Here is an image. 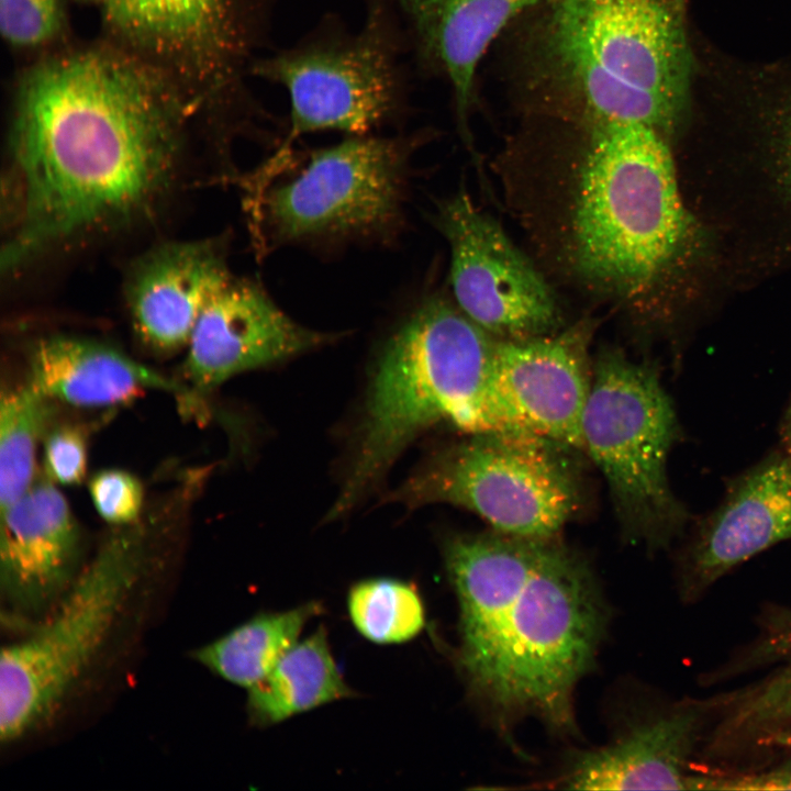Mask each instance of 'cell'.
<instances>
[{
  "label": "cell",
  "mask_w": 791,
  "mask_h": 791,
  "mask_svg": "<svg viewBox=\"0 0 791 791\" xmlns=\"http://www.w3.org/2000/svg\"><path fill=\"white\" fill-rule=\"evenodd\" d=\"M16 210L3 265L121 222L167 185L175 121L137 66L100 52L43 62L20 87L12 133Z\"/></svg>",
  "instance_id": "6da1fadb"
},
{
  "label": "cell",
  "mask_w": 791,
  "mask_h": 791,
  "mask_svg": "<svg viewBox=\"0 0 791 791\" xmlns=\"http://www.w3.org/2000/svg\"><path fill=\"white\" fill-rule=\"evenodd\" d=\"M444 562L459 605L457 666L502 721L573 726V692L605 633L608 611L587 560L555 538L457 534Z\"/></svg>",
  "instance_id": "7a4b0ae2"
},
{
  "label": "cell",
  "mask_w": 791,
  "mask_h": 791,
  "mask_svg": "<svg viewBox=\"0 0 791 791\" xmlns=\"http://www.w3.org/2000/svg\"><path fill=\"white\" fill-rule=\"evenodd\" d=\"M516 20L509 79L526 108L661 133L678 122L691 70L680 0H546Z\"/></svg>",
  "instance_id": "3957f363"
},
{
  "label": "cell",
  "mask_w": 791,
  "mask_h": 791,
  "mask_svg": "<svg viewBox=\"0 0 791 791\" xmlns=\"http://www.w3.org/2000/svg\"><path fill=\"white\" fill-rule=\"evenodd\" d=\"M497 337L442 296L423 299L382 345L343 487L326 521L353 509L405 447L446 423L465 434L526 432L503 398Z\"/></svg>",
  "instance_id": "277c9868"
},
{
  "label": "cell",
  "mask_w": 791,
  "mask_h": 791,
  "mask_svg": "<svg viewBox=\"0 0 791 791\" xmlns=\"http://www.w3.org/2000/svg\"><path fill=\"white\" fill-rule=\"evenodd\" d=\"M576 125L583 142L566 213L571 266L598 288L638 297L679 264L694 235L670 148L664 133L636 120Z\"/></svg>",
  "instance_id": "5b68a950"
},
{
  "label": "cell",
  "mask_w": 791,
  "mask_h": 791,
  "mask_svg": "<svg viewBox=\"0 0 791 791\" xmlns=\"http://www.w3.org/2000/svg\"><path fill=\"white\" fill-rule=\"evenodd\" d=\"M681 434L658 369L615 348L600 352L583 414V450L605 480L624 534L650 548L669 545L690 520L668 478Z\"/></svg>",
  "instance_id": "8992f818"
},
{
  "label": "cell",
  "mask_w": 791,
  "mask_h": 791,
  "mask_svg": "<svg viewBox=\"0 0 791 791\" xmlns=\"http://www.w3.org/2000/svg\"><path fill=\"white\" fill-rule=\"evenodd\" d=\"M424 134L348 135L312 152L290 180L246 196L258 248L392 237L403 220L410 160Z\"/></svg>",
  "instance_id": "52a82bcc"
},
{
  "label": "cell",
  "mask_w": 791,
  "mask_h": 791,
  "mask_svg": "<svg viewBox=\"0 0 791 791\" xmlns=\"http://www.w3.org/2000/svg\"><path fill=\"white\" fill-rule=\"evenodd\" d=\"M466 436L426 459L385 501L409 510L447 503L503 534L557 537L582 504L575 449L526 432Z\"/></svg>",
  "instance_id": "ba28073f"
},
{
  "label": "cell",
  "mask_w": 791,
  "mask_h": 791,
  "mask_svg": "<svg viewBox=\"0 0 791 791\" xmlns=\"http://www.w3.org/2000/svg\"><path fill=\"white\" fill-rule=\"evenodd\" d=\"M366 2L356 33L323 25L254 65L257 76L289 97L290 126L275 154H292L297 138L309 133L365 135L404 113L408 83L397 11L390 0Z\"/></svg>",
  "instance_id": "9c48e42d"
},
{
  "label": "cell",
  "mask_w": 791,
  "mask_h": 791,
  "mask_svg": "<svg viewBox=\"0 0 791 791\" xmlns=\"http://www.w3.org/2000/svg\"><path fill=\"white\" fill-rule=\"evenodd\" d=\"M145 556L141 522L115 526L36 630L2 649L0 733L11 740L43 718L108 635Z\"/></svg>",
  "instance_id": "30bf717a"
},
{
  "label": "cell",
  "mask_w": 791,
  "mask_h": 791,
  "mask_svg": "<svg viewBox=\"0 0 791 791\" xmlns=\"http://www.w3.org/2000/svg\"><path fill=\"white\" fill-rule=\"evenodd\" d=\"M433 222L449 245L456 304L470 320L505 339L557 330L559 309L548 283L467 192L439 202Z\"/></svg>",
  "instance_id": "8fae6325"
},
{
  "label": "cell",
  "mask_w": 791,
  "mask_h": 791,
  "mask_svg": "<svg viewBox=\"0 0 791 791\" xmlns=\"http://www.w3.org/2000/svg\"><path fill=\"white\" fill-rule=\"evenodd\" d=\"M337 336L297 323L259 283L233 276L198 320L183 371L199 399L238 374L287 360Z\"/></svg>",
  "instance_id": "7c38bea8"
},
{
  "label": "cell",
  "mask_w": 791,
  "mask_h": 791,
  "mask_svg": "<svg viewBox=\"0 0 791 791\" xmlns=\"http://www.w3.org/2000/svg\"><path fill=\"white\" fill-rule=\"evenodd\" d=\"M591 337V325L578 324L558 334L497 338L495 344L499 387L523 428L575 450H583Z\"/></svg>",
  "instance_id": "4fadbf2b"
},
{
  "label": "cell",
  "mask_w": 791,
  "mask_h": 791,
  "mask_svg": "<svg viewBox=\"0 0 791 791\" xmlns=\"http://www.w3.org/2000/svg\"><path fill=\"white\" fill-rule=\"evenodd\" d=\"M791 539V454L775 452L740 474L694 527L682 554L694 593L760 552Z\"/></svg>",
  "instance_id": "5bb4252c"
},
{
  "label": "cell",
  "mask_w": 791,
  "mask_h": 791,
  "mask_svg": "<svg viewBox=\"0 0 791 791\" xmlns=\"http://www.w3.org/2000/svg\"><path fill=\"white\" fill-rule=\"evenodd\" d=\"M80 530L65 497L44 474L0 513L1 586L24 613L44 610L74 578Z\"/></svg>",
  "instance_id": "9a60e30c"
},
{
  "label": "cell",
  "mask_w": 791,
  "mask_h": 791,
  "mask_svg": "<svg viewBox=\"0 0 791 791\" xmlns=\"http://www.w3.org/2000/svg\"><path fill=\"white\" fill-rule=\"evenodd\" d=\"M406 24L419 63L452 89L459 134L472 144L476 74L492 42L546 0H390Z\"/></svg>",
  "instance_id": "2e32d148"
},
{
  "label": "cell",
  "mask_w": 791,
  "mask_h": 791,
  "mask_svg": "<svg viewBox=\"0 0 791 791\" xmlns=\"http://www.w3.org/2000/svg\"><path fill=\"white\" fill-rule=\"evenodd\" d=\"M232 277L224 250L211 241L172 243L153 252L129 288L141 339L160 353L187 347L203 310Z\"/></svg>",
  "instance_id": "e0dca14e"
},
{
  "label": "cell",
  "mask_w": 791,
  "mask_h": 791,
  "mask_svg": "<svg viewBox=\"0 0 791 791\" xmlns=\"http://www.w3.org/2000/svg\"><path fill=\"white\" fill-rule=\"evenodd\" d=\"M279 0H103L109 21L158 52L202 46L231 67L265 30Z\"/></svg>",
  "instance_id": "ac0fdd59"
},
{
  "label": "cell",
  "mask_w": 791,
  "mask_h": 791,
  "mask_svg": "<svg viewBox=\"0 0 791 791\" xmlns=\"http://www.w3.org/2000/svg\"><path fill=\"white\" fill-rule=\"evenodd\" d=\"M27 381L55 401L78 408L125 403L147 389L178 396L193 405L188 385L175 381L124 353L88 338L53 335L35 342L27 356Z\"/></svg>",
  "instance_id": "d6986e66"
},
{
  "label": "cell",
  "mask_w": 791,
  "mask_h": 791,
  "mask_svg": "<svg viewBox=\"0 0 791 791\" xmlns=\"http://www.w3.org/2000/svg\"><path fill=\"white\" fill-rule=\"evenodd\" d=\"M699 716L681 710L639 724L622 737L575 762L565 782L586 790H690L686 765Z\"/></svg>",
  "instance_id": "ffe728a7"
},
{
  "label": "cell",
  "mask_w": 791,
  "mask_h": 791,
  "mask_svg": "<svg viewBox=\"0 0 791 791\" xmlns=\"http://www.w3.org/2000/svg\"><path fill=\"white\" fill-rule=\"evenodd\" d=\"M354 694L332 655L327 632L320 626L248 689V712L256 725L267 727Z\"/></svg>",
  "instance_id": "44dd1931"
},
{
  "label": "cell",
  "mask_w": 791,
  "mask_h": 791,
  "mask_svg": "<svg viewBox=\"0 0 791 791\" xmlns=\"http://www.w3.org/2000/svg\"><path fill=\"white\" fill-rule=\"evenodd\" d=\"M323 611L317 601L265 612L202 647L197 658L226 681L250 689L298 642L305 624Z\"/></svg>",
  "instance_id": "7402d4cb"
},
{
  "label": "cell",
  "mask_w": 791,
  "mask_h": 791,
  "mask_svg": "<svg viewBox=\"0 0 791 791\" xmlns=\"http://www.w3.org/2000/svg\"><path fill=\"white\" fill-rule=\"evenodd\" d=\"M56 402L27 380L3 389L0 400V513L37 478L36 453L52 427Z\"/></svg>",
  "instance_id": "603a6c76"
},
{
  "label": "cell",
  "mask_w": 791,
  "mask_h": 791,
  "mask_svg": "<svg viewBox=\"0 0 791 791\" xmlns=\"http://www.w3.org/2000/svg\"><path fill=\"white\" fill-rule=\"evenodd\" d=\"M347 610L357 632L380 645L410 642L425 625V608L419 590L400 579L371 578L356 582L347 594Z\"/></svg>",
  "instance_id": "cb8c5ba5"
},
{
  "label": "cell",
  "mask_w": 791,
  "mask_h": 791,
  "mask_svg": "<svg viewBox=\"0 0 791 791\" xmlns=\"http://www.w3.org/2000/svg\"><path fill=\"white\" fill-rule=\"evenodd\" d=\"M733 724L758 744L791 748V661L746 693Z\"/></svg>",
  "instance_id": "d4e9b609"
},
{
  "label": "cell",
  "mask_w": 791,
  "mask_h": 791,
  "mask_svg": "<svg viewBox=\"0 0 791 791\" xmlns=\"http://www.w3.org/2000/svg\"><path fill=\"white\" fill-rule=\"evenodd\" d=\"M89 495L97 513L114 526L140 521L144 491L132 474L116 468L103 469L89 480Z\"/></svg>",
  "instance_id": "484cf974"
},
{
  "label": "cell",
  "mask_w": 791,
  "mask_h": 791,
  "mask_svg": "<svg viewBox=\"0 0 791 791\" xmlns=\"http://www.w3.org/2000/svg\"><path fill=\"white\" fill-rule=\"evenodd\" d=\"M59 27L58 0H0L1 33L12 45H41L49 41Z\"/></svg>",
  "instance_id": "4316f807"
},
{
  "label": "cell",
  "mask_w": 791,
  "mask_h": 791,
  "mask_svg": "<svg viewBox=\"0 0 791 791\" xmlns=\"http://www.w3.org/2000/svg\"><path fill=\"white\" fill-rule=\"evenodd\" d=\"M44 475L54 483L74 486L86 477L88 442L77 424H60L48 430L43 441Z\"/></svg>",
  "instance_id": "83f0119b"
},
{
  "label": "cell",
  "mask_w": 791,
  "mask_h": 791,
  "mask_svg": "<svg viewBox=\"0 0 791 791\" xmlns=\"http://www.w3.org/2000/svg\"><path fill=\"white\" fill-rule=\"evenodd\" d=\"M690 790H791V761L739 776H691Z\"/></svg>",
  "instance_id": "f1b7e54d"
},
{
  "label": "cell",
  "mask_w": 791,
  "mask_h": 791,
  "mask_svg": "<svg viewBox=\"0 0 791 791\" xmlns=\"http://www.w3.org/2000/svg\"><path fill=\"white\" fill-rule=\"evenodd\" d=\"M780 436L781 442L783 446V450L788 454H791V401L789 405L786 409V412L783 414L781 426H780Z\"/></svg>",
  "instance_id": "f546056e"
}]
</instances>
